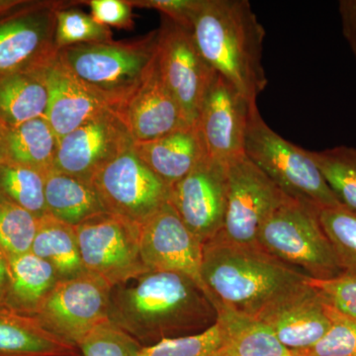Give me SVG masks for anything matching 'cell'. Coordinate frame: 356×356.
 I'll list each match as a JSON object with an SVG mask.
<instances>
[{"mask_svg": "<svg viewBox=\"0 0 356 356\" xmlns=\"http://www.w3.org/2000/svg\"><path fill=\"white\" fill-rule=\"evenodd\" d=\"M108 320L147 348L208 331L216 325L218 311L189 276L149 271L111 288Z\"/></svg>", "mask_w": 356, "mask_h": 356, "instance_id": "obj_1", "label": "cell"}, {"mask_svg": "<svg viewBox=\"0 0 356 356\" xmlns=\"http://www.w3.org/2000/svg\"><path fill=\"white\" fill-rule=\"evenodd\" d=\"M201 280L215 306L257 317L308 277L259 245H238L218 235L203 245Z\"/></svg>", "mask_w": 356, "mask_h": 356, "instance_id": "obj_2", "label": "cell"}, {"mask_svg": "<svg viewBox=\"0 0 356 356\" xmlns=\"http://www.w3.org/2000/svg\"><path fill=\"white\" fill-rule=\"evenodd\" d=\"M199 51L250 103L268 83L262 64L266 30L248 0H202L192 24Z\"/></svg>", "mask_w": 356, "mask_h": 356, "instance_id": "obj_3", "label": "cell"}, {"mask_svg": "<svg viewBox=\"0 0 356 356\" xmlns=\"http://www.w3.org/2000/svg\"><path fill=\"white\" fill-rule=\"evenodd\" d=\"M158 40L159 30H154L135 41L67 47L58 57L86 88L118 112L153 72Z\"/></svg>", "mask_w": 356, "mask_h": 356, "instance_id": "obj_4", "label": "cell"}, {"mask_svg": "<svg viewBox=\"0 0 356 356\" xmlns=\"http://www.w3.org/2000/svg\"><path fill=\"white\" fill-rule=\"evenodd\" d=\"M257 243L278 261L312 280L346 273L313 206L289 199L259 229Z\"/></svg>", "mask_w": 356, "mask_h": 356, "instance_id": "obj_5", "label": "cell"}, {"mask_svg": "<svg viewBox=\"0 0 356 356\" xmlns=\"http://www.w3.org/2000/svg\"><path fill=\"white\" fill-rule=\"evenodd\" d=\"M245 154L285 194L318 210L341 207L310 153L278 135L262 118L257 105L250 110Z\"/></svg>", "mask_w": 356, "mask_h": 356, "instance_id": "obj_6", "label": "cell"}, {"mask_svg": "<svg viewBox=\"0 0 356 356\" xmlns=\"http://www.w3.org/2000/svg\"><path fill=\"white\" fill-rule=\"evenodd\" d=\"M86 271L111 287L149 273L140 255V226L102 212L74 227Z\"/></svg>", "mask_w": 356, "mask_h": 356, "instance_id": "obj_7", "label": "cell"}, {"mask_svg": "<svg viewBox=\"0 0 356 356\" xmlns=\"http://www.w3.org/2000/svg\"><path fill=\"white\" fill-rule=\"evenodd\" d=\"M65 3L19 0L0 13V76L41 70L57 57V11Z\"/></svg>", "mask_w": 356, "mask_h": 356, "instance_id": "obj_8", "label": "cell"}, {"mask_svg": "<svg viewBox=\"0 0 356 356\" xmlns=\"http://www.w3.org/2000/svg\"><path fill=\"white\" fill-rule=\"evenodd\" d=\"M156 65L187 125L196 126L217 74L204 60L191 30L163 18L159 29Z\"/></svg>", "mask_w": 356, "mask_h": 356, "instance_id": "obj_9", "label": "cell"}, {"mask_svg": "<svg viewBox=\"0 0 356 356\" xmlns=\"http://www.w3.org/2000/svg\"><path fill=\"white\" fill-rule=\"evenodd\" d=\"M91 184L107 212L140 226L170 201V187L149 170L133 147L103 166Z\"/></svg>", "mask_w": 356, "mask_h": 356, "instance_id": "obj_10", "label": "cell"}, {"mask_svg": "<svg viewBox=\"0 0 356 356\" xmlns=\"http://www.w3.org/2000/svg\"><path fill=\"white\" fill-rule=\"evenodd\" d=\"M111 288L88 271L58 280L35 318L54 336L77 348L89 332L108 320Z\"/></svg>", "mask_w": 356, "mask_h": 356, "instance_id": "obj_11", "label": "cell"}, {"mask_svg": "<svg viewBox=\"0 0 356 356\" xmlns=\"http://www.w3.org/2000/svg\"><path fill=\"white\" fill-rule=\"evenodd\" d=\"M228 205L219 236L238 245H257L259 229L267 218L291 199L248 156L227 163Z\"/></svg>", "mask_w": 356, "mask_h": 356, "instance_id": "obj_12", "label": "cell"}, {"mask_svg": "<svg viewBox=\"0 0 356 356\" xmlns=\"http://www.w3.org/2000/svg\"><path fill=\"white\" fill-rule=\"evenodd\" d=\"M170 202L199 242H209L224 228L228 205L227 163L206 156L170 187Z\"/></svg>", "mask_w": 356, "mask_h": 356, "instance_id": "obj_13", "label": "cell"}, {"mask_svg": "<svg viewBox=\"0 0 356 356\" xmlns=\"http://www.w3.org/2000/svg\"><path fill=\"white\" fill-rule=\"evenodd\" d=\"M134 144L119 114L106 110L60 140L51 170L91 184L103 166Z\"/></svg>", "mask_w": 356, "mask_h": 356, "instance_id": "obj_14", "label": "cell"}, {"mask_svg": "<svg viewBox=\"0 0 356 356\" xmlns=\"http://www.w3.org/2000/svg\"><path fill=\"white\" fill-rule=\"evenodd\" d=\"M140 248L147 270L184 274L205 289L201 280L203 245L170 201L140 226Z\"/></svg>", "mask_w": 356, "mask_h": 356, "instance_id": "obj_15", "label": "cell"}, {"mask_svg": "<svg viewBox=\"0 0 356 356\" xmlns=\"http://www.w3.org/2000/svg\"><path fill=\"white\" fill-rule=\"evenodd\" d=\"M254 105L257 103L248 102L227 79L217 74L196 123L209 158L228 163L245 156L248 118Z\"/></svg>", "mask_w": 356, "mask_h": 356, "instance_id": "obj_16", "label": "cell"}, {"mask_svg": "<svg viewBox=\"0 0 356 356\" xmlns=\"http://www.w3.org/2000/svg\"><path fill=\"white\" fill-rule=\"evenodd\" d=\"M288 350H307L331 327L327 304L307 284L274 302L257 317Z\"/></svg>", "mask_w": 356, "mask_h": 356, "instance_id": "obj_17", "label": "cell"}, {"mask_svg": "<svg viewBox=\"0 0 356 356\" xmlns=\"http://www.w3.org/2000/svg\"><path fill=\"white\" fill-rule=\"evenodd\" d=\"M117 113L135 143L159 139L188 126L172 92L163 83L156 64L146 81Z\"/></svg>", "mask_w": 356, "mask_h": 356, "instance_id": "obj_18", "label": "cell"}, {"mask_svg": "<svg viewBox=\"0 0 356 356\" xmlns=\"http://www.w3.org/2000/svg\"><path fill=\"white\" fill-rule=\"evenodd\" d=\"M48 89L49 102L44 118L58 140L106 110L111 109L83 86L58 56L42 70Z\"/></svg>", "mask_w": 356, "mask_h": 356, "instance_id": "obj_19", "label": "cell"}, {"mask_svg": "<svg viewBox=\"0 0 356 356\" xmlns=\"http://www.w3.org/2000/svg\"><path fill=\"white\" fill-rule=\"evenodd\" d=\"M133 149L170 187L186 177L207 156L196 126H187L149 142L135 143Z\"/></svg>", "mask_w": 356, "mask_h": 356, "instance_id": "obj_20", "label": "cell"}, {"mask_svg": "<svg viewBox=\"0 0 356 356\" xmlns=\"http://www.w3.org/2000/svg\"><path fill=\"white\" fill-rule=\"evenodd\" d=\"M57 136L44 117L17 126L0 123V159L48 173L58 149Z\"/></svg>", "mask_w": 356, "mask_h": 356, "instance_id": "obj_21", "label": "cell"}, {"mask_svg": "<svg viewBox=\"0 0 356 356\" xmlns=\"http://www.w3.org/2000/svg\"><path fill=\"white\" fill-rule=\"evenodd\" d=\"M10 283L3 309L35 318L60 280L54 267L32 252L9 259Z\"/></svg>", "mask_w": 356, "mask_h": 356, "instance_id": "obj_22", "label": "cell"}, {"mask_svg": "<svg viewBox=\"0 0 356 356\" xmlns=\"http://www.w3.org/2000/svg\"><path fill=\"white\" fill-rule=\"evenodd\" d=\"M222 341L214 356H292L257 317L216 307Z\"/></svg>", "mask_w": 356, "mask_h": 356, "instance_id": "obj_23", "label": "cell"}, {"mask_svg": "<svg viewBox=\"0 0 356 356\" xmlns=\"http://www.w3.org/2000/svg\"><path fill=\"white\" fill-rule=\"evenodd\" d=\"M0 356H83L35 318L0 308Z\"/></svg>", "mask_w": 356, "mask_h": 356, "instance_id": "obj_24", "label": "cell"}, {"mask_svg": "<svg viewBox=\"0 0 356 356\" xmlns=\"http://www.w3.org/2000/svg\"><path fill=\"white\" fill-rule=\"evenodd\" d=\"M44 202L49 215L72 227L107 212L92 184L55 170L44 175Z\"/></svg>", "mask_w": 356, "mask_h": 356, "instance_id": "obj_25", "label": "cell"}, {"mask_svg": "<svg viewBox=\"0 0 356 356\" xmlns=\"http://www.w3.org/2000/svg\"><path fill=\"white\" fill-rule=\"evenodd\" d=\"M48 102L42 70L0 76V123L17 126L44 117Z\"/></svg>", "mask_w": 356, "mask_h": 356, "instance_id": "obj_26", "label": "cell"}, {"mask_svg": "<svg viewBox=\"0 0 356 356\" xmlns=\"http://www.w3.org/2000/svg\"><path fill=\"white\" fill-rule=\"evenodd\" d=\"M31 252L50 264L60 280H70L86 273L74 227L51 215L39 218Z\"/></svg>", "mask_w": 356, "mask_h": 356, "instance_id": "obj_27", "label": "cell"}, {"mask_svg": "<svg viewBox=\"0 0 356 356\" xmlns=\"http://www.w3.org/2000/svg\"><path fill=\"white\" fill-rule=\"evenodd\" d=\"M309 153L341 205L356 213V147L337 146Z\"/></svg>", "mask_w": 356, "mask_h": 356, "instance_id": "obj_28", "label": "cell"}, {"mask_svg": "<svg viewBox=\"0 0 356 356\" xmlns=\"http://www.w3.org/2000/svg\"><path fill=\"white\" fill-rule=\"evenodd\" d=\"M44 173L0 159V197L35 216L48 214L44 202Z\"/></svg>", "mask_w": 356, "mask_h": 356, "instance_id": "obj_29", "label": "cell"}, {"mask_svg": "<svg viewBox=\"0 0 356 356\" xmlns=\"http://www.w3.org/2000/svg\"><path fill=\"white\" fill-rule=\"evenodd\" d=\"M39 218L0 197V248L8 259L31 252Z\"/></svg>", "mask_w": 356, "mask_h": 356, "instance_id": "obj_30", "label": "cell"}, {"mask_svg": "<svg viewBox=\"0 0 356 356\" xmlns=\"http://www.w3.org/2000/svg\"><path fill=\"white\" fill-rule=\"evenodd\" d=\"M318 219L343 270L356 274V213L343 206L325 208Z\"/></svg>", "mask_w": 356, "mask_h": 356, "instance_id": "obj_31", "label": "cell"}, {"mask_svg": "<svg viewBox=\"0 0 356 356\" xmlns=\"http://www.w3.org/2000/svg\"><path fill=\"white\" fill-rule=\"evenodd\" d=\"M65 6L57 11L56 46L58 51L76 44L112 41V32L91 15Z\"/></svg>", "mask_w": 356, "mask_h": 356, "instance_id": "obj_32", "label": "cell"}, {"mask_svg": "<svg viewBox=\"0 0 356 356\" xmlns=\"http://www.w3.org/2000/svg\"><path fill=\"white\" fill-rule=\"evenodd\" d=\"M77 348L83 356H139L143 346L107 320L89 332Z\"/></svg>", "mask_w": 356, "mask_h": 356, "instance_id": "obj_33", "label": "cell"}, {"mask_svg": "<svg viewBox=\"0 0 356 356\" xmlns=\"http://www.w3.org/2000/svg\"><path fill=\"white\" fill-rule=\"evenodd\" d=\"M327 306L331 327L307 350L292 351V356H356V320Z\"/></svg>", "mask_w": 356, "mask_h": 356, "instance_id": "obj_34", "label": "cell"}, {"mask_svg": "<svg viewBox=\"0 0 356 356\" xmlns=\"http://www.w3.org/2000/svg\"><path fill=\"white\" fill-rule=\"evenodd\" d=\"M219 325L194 336L165 339L143 348L139 356H214L221 344Z\"/></svg>", "mask_w": 356, "mask_h": 356, "instance_id": "obj_35", "label": "cell"}, {"mask_svg": "<svg viewBox=\"0 0 356 356\" xmlns=\"http://www.w3.org/2000/svg\"><path fill=\"white\" fill-rule=\"evenodd\" d=\"M327 305L356 320V274L344 273L330 280H307Z\"/></svg>", "mask_w": 356, "mask_h": 356, "instance_id": "obj_36", "label": "cell"}, {"mask_svg": "<svg viewBox=\"0 0 356 356\" xmlns=\"http://www.w3.org/2000/svg\"><path fill=\"white\" fill-rule=\"evenodd\" d=\"M201 1L202 0H137L129 2L132 6L158 10L168 19L192 30Z\"/></svg>", "mask_w": 356, "mask_h": 356, "instance_id": "obj_37", "label": "cell"}, {"mask_svg": "<svg viewBox=\"0 0 356 356\" xmlns=\"http://www.w3.org/2000/svg\"><path fill=\"white\" fill-rule=\"evenodd\" d=\"M90 6L91 17L103 26L119 29H132V6L125 0H90L84 2Z\"/></svg>", "mask_w": 356, "mask_h": 356, "instance_id": "obj_38", "label": "cell"}, {"mask_svg": "<svg viewBox=\"0 0 356 356\" xmlns=\"http://www.w3.org/2000/svg\"><path fill=\"white\" fill-rule=\"evenodd\" d=\"M339 14L344 39L356 60V0H341Z\"/></svg>", "mask_w": 356, "mask_h": 356, "instance_id": "obj_39", "label": "cell"}, {"mask_svg": "<svg viewBox=\"0 0 356 356\" xmlns=\"http://www.w3.org/2000/svg\"><path fill=\"white\" fill-rule=\"evenodd\" d=\"M9 283H10L9 259L3 250L0 248V308H3Z\"/></svg>", "mask_w": 356, "mask_h": 356, "instance_id": "obj_40", "label": "cell"}, {"mask_svg": "<svg viewBox=\"0 0 356 356\" xmlns=\"http://www.w3.org/2000/svg\"><path fill=\"white\" fill-rule=\"evenodd\" d=\"M19 0H0V13L17 4Z\"/></svg>", "mask_w": 356, "mask_h": 356, "instance_id": "obj_41", "label": "cell"}]
</instances>
